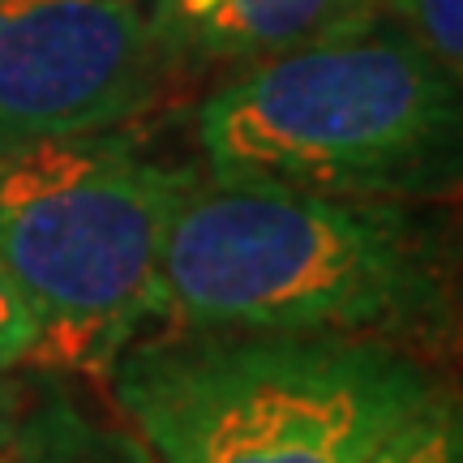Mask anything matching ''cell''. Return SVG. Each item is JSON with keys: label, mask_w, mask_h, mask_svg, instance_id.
I'll return each instance as SVG.
<instances>
[{"label": "cell", "mask_w": 463, "mask_h": 463, "mask_svg": "<svg viewBox=\"0 0 463 463\" xmlns=\"http://www.w3.org/2000/svg\"><path fill=\"white\" fill-rule=\"evenodd\" d=\"M103 378L155 463H364L442 386L378 339L189 326L137 335Z\"/></svg>", "instance_id": "obj_3"}, {"label": "cell", "mask_w": 463, "mask_h": 463, "mask_svg": "<svg viewBox=\"0 0 463 463\" xmlns=\"http://www.w3.org/2000/svg\"><path fill=\"white\" fill-rule=\"evenodd\" d=\"M382 0H150L167 69H245L373 17Z\"/></svg>", "instance_id": "obj_6"}, {"label": "cell", "mask_w": 463, "mask_h": 463, "mask_svg": "<svg viewBox=\"0 0 463 463\" xmlns=\"http://www.w3.org/2000/svg\"><path fill=\"white\" fill-rule=\"evenodd\" d=\"M0 463H14V459H0Z\"/></svg>", "instance_id": "obj_13"}, {"label": "cell", "mask_w": 463, "mask_h": 463, "mask_svg": "<svg viewBox=\"0 0 463 463\" xmlns=\"http://www.w3.org/2000/svg\"><path fill=\"white\" fill-rule=\"evenodd\" d=\"M364 463H463V395L438 386Z\"/></svg>", "instance_id": "obj_8"}, {"label": "cell", "mask_w": 463, "mask_h": 463, "mask_svg": "<svg viewBox=\"0 0 463 463\" xmlns=\"http://www.w3.org/2000/svg\"><path fill=\"white\" fill-rule=\"evenodd\" d=\"M159 317L189 331L378 339L420 356L463 335V270L442 223L408 202L194 172L164 236Z\"/></svg>", "instance_id": "obj_1"}, {"label": "cell", "mask_w": 463, "mask_h": 463, "mask_svg": "<svg viewBox=\"0 0 463 463\" xmlns=\"http://www.w3.org/2000/svg\"><path fill=\"white\" fill-rule=\"evenodd\" d=\"M459 270H463V253H459Z\"/></svg>", "instance_id": "obj_12"}, {"label": "cell", "mask_w": 463, "mask_h": 463, "mask_svg": "<svg viewBox=\"0 0 463 463\" xmlns=\"http://www.w3.org/2000/svg\"><path fill=\"white\" fill-rule=\"evenodd\" d=\"M167 73L137 0H0V155L125 129Z\"/></svg>", "instance_id": "obj_5"}, {"label": "cell", "mask_w": 463, "mask_h": 463, "mask_svg": "<svg viewBox=\"0 0 463 463\" xmlns=\"http://www.w3.org/2000/svg\"><path fill=\"white\" fill-rule=\"evenodd\" d=\"M14 463H155L146 442L108 416L90 412L65 386H31V403L17 420Z\"/></svg>", "instance_id": "obj_7"}, {"label": "cell", "mask_w": 463, "mask_h": 463, "mask_svg": "<svg viewBox=\"0 0 463 463\" xmlns=\"http://www.w3.org/2000/svg\"><path fill=\"white\" fill-rule=\"evenodd\" d=\"M34 347H39V326L31 317V305L22 297L14 270L0 258V369L31 364Z\"/></svg>", "instance_id": "obj_10"}, {"label": "cell", "mask_w": 463, "mask_h": 463, "mask_svg": "<svg viewBox=\"0 0 463 463\" xmlns=\"http://www.w3.org/2000/svg\"><path fill=\"white\" fill-rule=\"evenodd\" d=\"M26 403H31V386L14 378V369H0V459H9V450H14V433Z\"/></svg>", "instance_id": "obj_11"}, {"label": "cell", "mask_w": 463, "mask_h": 463, "mask_svg": "<svg viewBox=\"0 0 463 463\" xmlns=\"http://www.w3.org/2000/svg\"><path fill=\"white\" fill-rule=\"evenodd\" d=\"M382 14L463 78V0H382Z\"/></svg>", "instance_id": "obj_9"}, {"label": "cell", "mask_w": 463, "mask_h": 463, "mask_svg": "<svg viewBox=\"0 0 463 463\" xmlns=\"http://www.w3.org/2000/svg\"><path fill=\"white\" fill-rule=\"evenodd\" d=\"M206 176L326 198L463 189V78L391 14L232 69L194 116Z\"/></svg>", "instance_id": "obj_2"}, {"label": "cell", "mask_w": 463, "mask_h": 463, "mask_svg": "<svg viewBox=\"0 0 463 463\" xmlns=\"http://www.w3.org/2000/svg\"><path fill=\"white\" fill-rule=\"evenodd\" d=\"M194 167L120 129L0 155V258L39 326L31 364L108 373L159 317V262Z\"/></svg>", "instance_id": "obj_4"}]
</instances>
